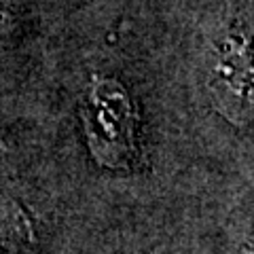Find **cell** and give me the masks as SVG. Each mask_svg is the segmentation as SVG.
I'll return each instance as SVG.
<instances>
[{
	"label": "cell",
	"mask_w": 254,
	"mask_h": 254,
	"mask_svg": "<svg viewBox=\"0 0 254 254\" xmlns=\"http://www.w3.org/2000/svg\"><path fill=\"white\" fill-rule=\"evenodd\" d=\"M250 55L244 43L229 41L210 68L208 87L216 108L233 121H244L250 113Z\"/></svg>",
	"instance_id": "7a4b0ae2"
},
{
	"label": "cell",
	"mask_w": 254,
	"mask_h": 254,
	"mask_svg": "<svg viewBox=\"0 0 254 254\" xmlns=\"http://www.w3.org/2000/svg\"><path fill=\"white\" fill-rule=\"evenodd\" d=\"M91 153L102 165L121 168L133 155L136 119L129 98L115 81H98L83 106Z\"/></svg>",
	"instance_id": "6da1fadb"
}]
</instances>
